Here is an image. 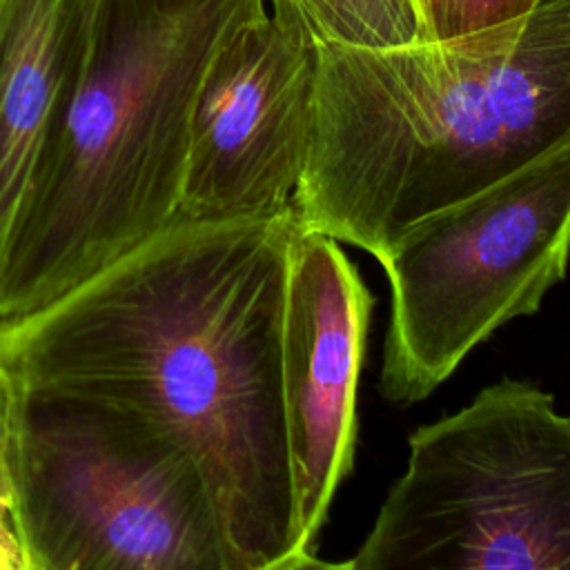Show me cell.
<instances>
[{
  "label": "cell",
  "mask_w": 570,
  "mask_h": 570,
  "mask_svg": "<svg viewBox=\"0 0 570 570\" xmlns=\"http://www.w3.org/2000/svg\"><path fill=\"white\" fill-rule=\"evenodd\" d=\"M374 296L338 240L292 238L283 314V405L298 550L316 568L318 534L356 450V387Z\"/></svg>",
  "instance_id": "obj_8"
},
{
  "label": "cell",
  "mask_w": 570,
  "mask_h": 570,
  "mask_svg": "<svg viewBox=\"0 0 570 570\" xmlns=\"http://www.w3.org/2000/svg\"><path fill=\"white\" fill-rule=\"evenodd\" d=\"M269 13L316 47L392 49L419 42L414 0H267Z\"/></svg>",
  "instance_id": "obj_10"
},
{
  "label": "cell",
  "mask_w": 570,
  "mask_h": 570,
  "mask_svg": "<svg viewBox=\"0 0 570 570\" xmlns=\"http://www.w3.org/2000/svg\"><path fill=\"white\" fill-rule=\"evenodd\" d=\"M0 570H29L27 552L13 517V503L0 497Z\"/></svg>",
  "instance_id": "obj_12"
},
{
  "label": "cell",
  "mask_w": 570,
  "mask_h": 570,
  "mask_svg": "<svg viewBox=\"0 0 570 570\" xmlns=\"http://www.w3.org/2000/svg\"><path fill=\"white\" fill-rule=\"evenodd\" d=\"M9 407H11V385L0 372V497L13 503L11 476H9Z\"/></svg>",
  "instance_id": "obj_13"
},
{
  "label": "cell",
  "mask_w": 570,
  "mask_h": 570,
  "mask_svg": "<svg viewBox=\"0 0 570 570\" xmlns=\"http://www.w3.org/2000/svg\"><path fill=\"white\" fill-rule=\"evenodd\" d=\"M9 476L29 570H229L191 456L127 410L11 385Z\"/></svg>",
  "instance_id": "obj_4"
},
{
  "label": "cell",
  "mask_w": 570,
  "mask_h": 570,
  "mask_svg": "<svg viewBox=\"0 0 570 570\" xmlns=\"http://www.w3.org/2000/svg\"><path fill=\"white\" fill-rule=\"evenodd\" d=\"M294 212L176 216L49 301L0 321V372L127 410L198 468L229 570L316 568L298 550L283 405Z\"/></svg>",
  "instance_id": "obj_1"
},
{
  "label": "cell",
  "mask_w": 570,
  "mask_h": 570,
  "mask_svg": "<svg viewBox=\"0 0 570 570\" xmlns=\"http://www.w3.org/2000/svg\"><path fill=\"white\" fill-rule=\"evenodd\" d=\"M537 2L539 0H414L419 42L448 40L512 20Z\"/></svg>",
  "instance_id": "obj_11"
},
{
  "label": "cell",
  "mask_w": 570,
  "mask_h": 570,
  "mask_svg": "<svg viewBox=\"0 0 570 570\" xmlns=\"http://www.w3.org/2000/svg\"><path fill=\"white\" fill-rule=\"evenodd\" d=\"M347 570H570V416L501 379L407 436Z\"/></svg>",
  "instance_id": "obj_5"
},
{
  "label": "cell",
  "mask_w": 570,
  "mask_h": 570,
  "mask_svg": "<svg viewBox=\"0 0 570 570\" xmlns=\"http://www.w3.org/2000/svg\"><path fill=\"white\" fill-rule=\"evenodd\" d=\"M568 256L570 145L405 229L379 261L392 301L383 399H428L479 343L541 307Z\"/></svg>",
  "instance_id": "obj_6"
},
{
  "label": "cell",
  "mask_w": 570,
  "mask_h": 570,
  "mask_svg": "<svg viewBox=\"0 0 570 570\" xmlns=\"http://www.w3.org/2000/svg\"><path fill=\"white\" fill-rule=\"evenodd\" d=\"M267 0H96L0 294L29 314L178 216L189 120L220 45Z\"/></svg>",
  "instance_id": "obj_3"
},
{
  "label": "cell",
  "mask_w": 570,
  "mask_h": 570,
  "mask_svg": "<svg viewBox=\"0 0 570 570\" xmlns=\"http://www.w3.org/2000/svg\"><path fill=\"white\" fill-rule=\"evenodd\" d=\"M316 62V45L269 9L220 45L189 120L178 216L294 212L312 147Z\"/></svg>",
  "instance_id": "obj_7"
},
{
  "label": "cell",
  "mask_w": 570,
  "mask_h": 570,
  "mask_svg": "<svg viewBox=\"0 0 570 570\" xmlns=\"http://www.w3.org/2000/svg\"><path fill=\"white\" fill-rule=\"evenodd\" d=\"M316 51L294 216L376 261L425 216L570 145V0L448 40Z\"/></svg>",
  "instance_id": "obj_2"
},
{
  "label": "cell",
  "mask_w": 570,
  "mask_h": 570,
  "mask_svg": "<svg viewBox=\"0 0 570 570\" xmlns=\"http://www.w3.org/2000/svg\"><path fill=\"white\" fill-rule=\"evenodd\" d=\"M96 0H0V294Z\"/></svg>",
  "instance_id": "obj_9"
}]
</instances>
